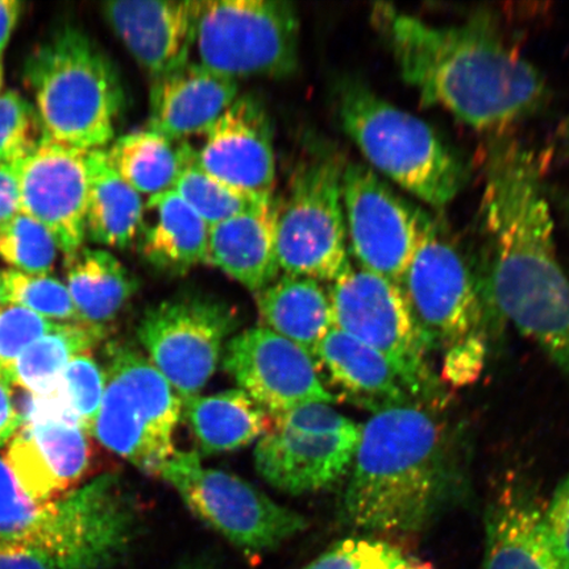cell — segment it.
I'll return each mask as SVG.
<instances>
[{"mask_svg":"<svg viewBox=\"0 0 569 569\" xmlns=\"http://www.w3.org/2000/svg\"><path fill=\"white\" fill-rule=\"evenodd\" d=\"M66 273L80 323L104 333L139 288L122 261L101 248L82 247L66 256Z\"/></svg>","mask_w":569,"mask_h":569,"instance_id":"27","label":"cell"},{"mask_svg":"<svg viewBox=\"0 0 569 569\" xmlns=\"http://www.w3.org/2000/svg\"><path fill=\"white\" fill-rule=\"evenodd\" d=\"M486 339L479 332L448 348L443 362V380L455 388L475 382L486 366Z\"/></svg>","mask_w":569,"mask_h":569,"instance_id":"40","label":"cell"},{"mask_svg":"<svg viewBox=\"0 0 569 569\" xmlns=\"http://www.w3.org/2000/svg\"><path fill=\"white\" fill-rule=\"evenodd\" d=\"M104 337V332L87 325L57 323L52 331L26 348L7 369L6 377L12 386L30 391L40 400H49L59 390L70 361L90 353Z\"/></svg>","mask_w":569,"mask_h":569,"instance_id":"31","label":"cell"},{"mask_svg":"<svg viewBox=\"0 0 569 569\" xmlns=\"http://www.w3.org/2000/svg\"><path fill=\"white\" fill-rule=\"evenodd\" d=\"M160 476L191 513L247 553L273 551L308 529L302 515L237 475L203 467L196 451H176Z\"/></svg>","mask_w":569,"mask_h":569,"instance_id":"9","label":"cell"},{"mask_svg":"<svg viewBox=\"0 0 569 569\" xmlns=\"http://www.w3.org/2000/svg\"><path fill=\"white\" fill-rule=\"evenodd\" d=\"M300 32L296 6L284 0L197 2L198 62L234 81L293 74Z\"/></svg>","mask_w":569,"mask_h":569,"instance_id":"8","label":"cell"},{"mask_svg":"<svg viewBox=\"0 0 569 569\" xmlns=\"http://www.w3.org/2000/svg\"><path fill=\"white\" fill-rule=\"evenodd\" d=\"M276 199L213 224L209 229L208 262L258 295L279 279Z\"/></svg>","mask_w":569,"mask_h":569,"instance_id":"23","label":"cell"},{"mask_svg":"<svg viewBox=\"0 0 569 569\" xmlns=\"http://www.w3.org/2000/svg\"><path fill=\"white\" fill-rule=\"evenodd\" d=\"M60 248L38 220L19 212L0 224V258L28 274H49Z\"/></svg>","mask_w":569,"mask_h":569,"instance_id":"35","label":"cell"},{"mask_svg":"<svg viewBox=\"0 0 569 569\" xmlns=\"http://www.w3.org/2000/svg\"><path fill=\"white\" fill-rule=\"evenodd\" d=\"M104 382L103 368L90 353L77 356L63 372L59 390L52 397L56 401L53 410L91 433L101 409Z\"/></svg>","mask_w":569,"mask_h":569,"instance_id":"34","label":"cell"},{"mask_svg":"<svg viewBox=\"0 0 569 569\" xmlns=\"http://www.w3.org/2000/svg\"><path fill=\"white\" fill-rule=\"evenodd\" d=\"M4 303H3V297H2V288H0V310H2L4 308Z\"/></svg>","mask_w":569,"mask_h":569,"instance_id":"49","label":"cell"},{"mask_svg":"<svg viewBox=\"0 0 569 569\" xmlns=\"http://www.w3.org/2000/svg\"><path fill=\"white\" fill-rule=\"evenodd\" d=\"M262 325L301 347L317 361L320 343L332 329L329 293L310 277L283 274L256 295Z\"/></svg>","mask_w":569,"mask_h":569,"instance_id":"26","label":"cell"},{"mask_svg":"<svg viewBox=\"0 0 569 569\" xmlns=\"http://www.w3.org/2000/svg\"><path fill=\"white\" fill-rule=\"evenodd\" d=\"M172 569H223L222 565L209 557L183 559Z\"/></svg>","mask_w":569,"mask_h":569,"instance_id":"46","label":"cell"},{"mask_svg":"<svg viewBox=\"0 0 569 569\" xmlns=\"http://www.w3.org/2000/svg\"><path fill=\"white\" fill-rule=\"evenodd\" d=\"M402 289L431 350H448L478 333L483 318L480 284L458 246L433 219L403 277Z\"/></svg>","mask_w":569,"mask_h":569,"instance_id":"14","label":"cell"},{"mask_svg":"<svg viewBox=\"0 0 569 569\" xmlns=\"http://www.w3.org/2000/svg\"><path fill=\"white\" fill-rule=\"evenodd\" d=\"M332 329L386 356L415 400L433 396L431 350L401 287L351 262L329 290Z\"/></svg>","mask_w":569,"mask_h":569,"instance_id":"10","label":"cell"},{"mask_svg":"<svg viewBox=\"0 0 569 569\" xmlns=\"http://www.w3.org/2000/svg\"><path fill=\"white\" fill-rule=\"evenodd\" d=\"M173 190L209 227L238 217L272 199L247 194L219 181L198 166L197 153L178 177Z\"/></svg>","mask_w":569,"mask_h":569,"instance_id":"32","label":"cell"},{"mask_svg":"<svg viewBox=\"0 0 569 569\" xmlns=\"http://www.w3.org/2000/svg\"><path fill=\"white\" fill-rule=\"evenodd\" d=\"M567 142H568V148H569V123H568V127H567Z\"/></svg>","mask_w":569,"mask_h":569,"instance_id":"50","label":"cell"},{"mask_svg":"<svg viewBox=\"0 0 569 569\" xmlns=\"http://www.w3.org/2000/svg\"><path fill=\"white\" fill-rule=\"evenodd\" d=\"M348 246L360 268L401 284L432 218L396 193L366 163L341 176Z\"/></svg>","mask_w":569,"mask_h":569,"instance_id":"13","label":"cell"},{"mask_svg":"<svg viewBox=\"0 0 569 569\" xmlns=\"http://www.w3.org/2000/svg\"><path fill=\"white\" fill-rule=\"evenodd\" d=\"M341 127L369 162L432 209L452 203L468 180L466 163L433 128L381 98L366 82L339 84Z\"/></svg>","mask_w":569,"mask_h":569,"instance_id":"5","label":"cell"},{"mask_svg":"<svg viewBox=\"0 0 569 569\" xmlns=\"http://www.w3.org/2000/svg\"><path fill=\"white\" fill-rule=\"evenodd\" d=\"M56 325L30 310L6 305L0 310V372L6 376L26 348L52 331Z\"/></svg>","mask_w":569,"mask_h":569,"instance_id":"38","label":"cell"},{"mask_svg":"<svg viewBox=\"0 0 569 569\" xmlns=\"http://www.w3.org/2000/svg\"><path fill=\"white\" fill-rule=\"evenodd\" d=\"M481 569H567L547 529L546 508L528 486L507 482L489 503Z\"/></svg>","mask_w":569,"mask_h":569,"instance_id":"21","label":"cell"},{"mask_svg":"<svg viewBox=\"0 0 569 569\" xmlns=\"http://www.w3.org/2000/svg\"><path fill=\"white\" fill-rule=\"evenodd\" d=\"M317 361L348 401L379 412L421 405L405 387L386 356L348 333L331 329L319 346Z\"/></svg>","mask_w":569,"mask_h":569,"instance_id":"24","label":"cell"},{"mask_svg":"<svg viewBox=\"0 0 569 569\" xmlns=\"http://www.w3.org/2000/svg\"><path fill=\"white\" fill-rule=\"evenodd\" d=\"M542 160L515 139L490 142L483 222L492 248L487 295L569 377V280L555 246Z\"/></svg>","mask_w":569,"mask_h":569,"instance_id":"1","label":"cell"},{"mask_svg":"<svg viewBox=\"0 0 569 569\" xmlns=\"http://www.w3.org/2000/svg\"><path fill=\"white\" fill-rule=\"evenodd\" d=\"M345 163L320 154L302 163L277 217V256L284 274L332 282L350 264L341 197Z\"/></svg>","mask_w":569,"mask_h":569,"instance_id":"11","label":"cell"},{"mask_svg":"<svg viewBox=\"0 0 569 569\" xmlns=\"http://www.w3.org/2000/svg\"><path fill=\"white\" fill-rule=\"evenodd\" d=\"M546 522L555 550L569 569V472L546 508Z\"/></svg>","mask_w":569,"mask_h":569,"instance_id":"41","label":"cell"},{"mask_svg":"<svg viewBox=\"0 0 569 569\" xmlns=\"http://www.w3.org/2000/svg\"><path fill=\"white\" fill-rule=\"evenodd\" d=\"M239 82L189 61L152 80L149 130L184 141L206 133L237 101Z\"/></svg>","mask_w":569,"mask_h":569,"instance_id":"22","label":"cell"},{"mask_svg":"<svg viewBox=\"0 0 569 569\" xmlns=\"http://www.w3.org/2000/svg\"><path fill=\"white\" fill-rule=\"evenodd\" d=\"M209 224L176 193L148 198L138 233L142 258L161 273L181 276L208 262Z\"/></svg>","mask_w":569,"mask_h":569,"instance_id":"25","label":"cell"},{"mask_svg":"<svg viewBox=\"0 0 569 569\" xmlns=\"http://www.w3.org/2000/svg\"><path fill=\"white\" fill-rule=\"evenodd\" d=\"M191 432L204 455L240 450L270 431L272 416L244 390L230 389L182 401Z\"/></svg>","mask_w":569,"mask_h":569,"instance_id":"28","label":"cell"},{"mask_svg":"<svg viewBox=\"0 0 569 569\" xmlns=\"http://www.w3.org/2000/svg\"><path fill=\"white\" fill-rule=\"evenodd\" d=\"M141 523L139 497L119 473L36 501L0 458V545L38 555L56 569H110L132 549Z\"/></svg>","mask_w":569,"mask_h":569,"instance_id":"4","label":"cell"},{"mask_svg":"<svg viewBox=\"0 0 569 569\" xmlns=\"http://www.w3.org/2000/svg\"><path fill=\"white\" fill-rule=\"evenodd\" d=\"M303 569H436L430 563L386 540H341Z\"/></svg>","mask_w":569,"mask_h":569,"instance_id":"36","label":"cell"},{"mask_svg":"<svg viewBox=\"0 0 569 569\" xmlns=\"http://www.w3.org/2000/svg\"><path fill=\"white\" fill-rule=\"evenodd\" d=\"M371 20L402 80L421 101L473 130L505 131L549 99L545 76L486 17L433 26L393 4L377 3Z\"/></svg>","mask_w":569,"mask_h":569,"instance_id":"2","label":"cell"},{"mask_svg":"<svg viewBox=\"0 0 569 569\" xmlns=\"http://www.w3.org/2000/svg\"><path fill=\"white\" fill-rule=\"evenodd\" d=\"M89 196L84 231L92 243L124 249L138 238L144 204L110 166L104 149L88 152Z\"/></svg>","mask_w":569,"mask_h":569,"instance_id":"29","label":"cell"},{"mask_svg":"<svg viewBox=\"0 0 569 569\" xmlns=\"http://www.w3.org/2000/svg\"><path fill=\"white\" fill-rule=\"evenodd\" d=\"M3 87V63L2 59H0V90H2Z\"/></svg>","mask_w":569,"mask_h":569,"instance_id":"48","label":"cell"},{"mask_svg":"<svg viewBox=\"0 0 569 569\" xmlns=\"http://www.w3.org/2000/svg\"><path fill=\"white\" fill-rule=\"evenodd\" d=\"M104 152L112 169L148 198L173 190L197 153L188 141L170 140L152 130L126 133Z\"/></svg>","mask_w":569,"mask_h":569,"instance_id":"30","label":"cell"},{"mask_svg":"<svg viewBox=\"0 0 569 569\" xmlns=\"http://www.w3.org/2000/svg\"><path fill=\"white\" fill-rule=\"evenodd\" d=\"M359 430L310 433L270 430L254 448V468L280 492L315 493L337 483L351 469Z\"/></svg>","mask_w":569,"mask_h":569,"instance_id":"19","label":"cell"},{"mask_svg":"<svg viewBox=\"0 0 569 569\" xmlns=\"http://www.w3.org/2000/svg\"><path fill=\"white\" fill-rule=\"evenodd\" d=\"M4 305L19 306L56 323H80L67 284L49 274H28L17 269L0 272Z\"/></svg>","mask_w":569,"mask_h":569,"instance_id":"33","label":"cell"},{"mask_svg":"<svg viewBox=\"0 0 569 569\" xmlns=\"http://www.w3.org/2000/svg\"><path fill=\"white\" fill-rule=\"evenodd\" d=\"M222 359L240 389L272 418L305 403L336 400L319 379L317 361L264 326L227 341Z\"/></svg>","mask_w":569,"mask_h":569,"instance_id":"15","label":"cell"},{"mask_svg":"<svg viewBox=\"0 0 569 569\" xmlns=\"http://www.w3.org/2000/svg\"><path fill=\"white\" fill-rule=\"evenodd\" d=\"M450 432L422 405L375 412L361 426L341 515L376 533L422 531L458 486Z\"/></svg>","mask_w":569,"mask_h":569,"instance_id":"3","label":"cell"},{"mask_svg":"<svg viewBox=\"0 0 569 569\" xmlns=\"http://www.w3.org/2000/svg\"><path fill=\"white\" fill-rule=\"evenodd\" d=\"M276 429L310 433H345L360 429L329 403H305L283 415L273 417Z\"/></svg>","mask_w":569,"mask_h":569,"instance_id":"39","label":"cell"},{"mask_svg":"<svg viewBox=\"0 0 569 569\" xmlns=\"http://www.w3.org/2000/svg\"><path fill=\"white\" fill-rule=\"evenodd\" d=\"M3 459L28 497L52 501L87 472L88 432L68 419L39 416L21 427Z\"/></svg>","mask_w":569,"mask_h":569,"instance_id":"18","label":"cell"},{"mask_svg":"<svg viewBox=\"0 0 569 569\" xmlns=\"http://www.w3.org/2000/svg\"><path fill=\"white\" fill-rule=\"evenodd\" d=\"M88 152L44 138L20 163V212L44 226L66 256L87 239Z\"/></svg>","mask_w":569,"mask_h":569,"instance_id":"16","label":"cell"},{"mask_svg":"<svg viewBox=\"0 0 569 569\" xmlns=\"http://www.w3.org/2000/svg\"><path fill=\"white\" fill-rule=\"evenodd\" d=\"M112 30L152 80L189 62L197 2L122 0L103 4Z\"/></svg>","mask_w":569,"mask_h":569,"instance_id":"20","label":"cell"},{"mask_svg":"<svg viewBox=\"0 0 569 569\" xmlns=\"http://www.w3.org/2000/svg\"><path fill=\"white\" fill-rule=\"evenodd\" d=\"M0 569H56L38 555L0 545Z\"/></svg>","mask_w":569,"mask_h":569,"instance_id":"44","label":"cell"},{"mask_svg":"<svg viewBox=\"0 0 569 569\" xmlns=\"http://www.w3.org/2000/svg\"><path fill=\"white\" fill-rule=\"evenodd\" d=\"M42 139L32 104L18 91L0 92V163L24 160Z\"/></svg>","mask_w":569,"mask_h":569,"instance_id":"37","label":"cell"},{"mask_svg":"<svg viewBox=\"0 0 569 569\" xmlns=\"http://www.w3.org/2000/svg\"><path fill=\"white\" fill-rule=\"evenodd\" d=\"M21 161L0 163V224L6 223L7 220L20 212L19 173Z\"/></svg>","mask_w":569,"mask_h":569,"instance_id":"42","label":"cell"},{"mask_svg":"<svg viewBox=\"0 0 569 569\" xmlns=\"http://www.w3.org/2000/svg\"><path fill=\"white\" fill-rule=\"evenodd\" d=\"M561 203H563V209L569 216V194H566L563 198H561Z\"/></svg>","mask_w":569,"mask_h":569,"instance_id":"47","label":"cell"},{"mask_svg":"<svg viewBox=\"0 0 569 569\" xmlns=\"http://www.w3.org/2000/svg\"><path fill=\"white\" fill-rule=\"evenodd\" d=\"M24 74L44 138L83 151L102 149L113 139L124 107L123 84L87 33L63 28L36 49Z\"/></svg>","mask_w":569,"mask_h":569,"instance_id":"6","label":"cell"},{"mask_svg":"<svg viewBox=\"0 0 569 569\" xmlns=\"http://www.w3.org/2000/svg\"><path fill=\"white\" fill-rule=\"evenodd\" d=\"M106 356L103 400L91 433L141 472L160 476L176 452L182 400L132 345L112 341Z\"/></svg>","mask_w":569,"mask_h":569,"instance_id":"7","label":"cell"},{"mask_svg":"<svg viewBox=\"0 0 569 569\" xmlns=\"http://www.w3.org/2000/svg\"><path fill=\"white\" fill-rule=\"evenodd\" d=\"M238 326V312L230 305L187 293L149 308L138 337L149 360L183 401L208 386Z\"/></svg>","mask_w":569,"mask_h":569,"instance_id":"12","label":"cell"},{"mask_svg":"<svg viewBox=\"0 0 569 569\" xmlns=\"http://www.w3.org/2000/svg\"><path fill=\"white\" fill-rule=\"evenodd\" d=\"M11 386L9 379L0 372V446L11 442L23 425V418L13 402Z\"/></svg>","mask_w":569,"mask_h":569,"instance_id":"43","label":"cell"},{"mask_svg":"<svg viewBox=\"0 0 569 569\" xmlns=\"http://www.w3.org/2000/svg\"><path fill=\"white\" fill-rule=\"evenodd\" d=\"M21 4L17 0H0V59L18 24Z\"/></svg>","mask_w":569,"mask_h":569,"instance_id":"45","label":"cell"},{"mask_svg":"<svg viewBox=\"0 0 569 569\" xmlns=\"http://www.w3.org/2000/svg\"><path fill=\"white\" fill-rule=\"evenodd\" d=\"M204 137L197 151L198 166L204 172L247 194L273 198V130L258 99L238 97Z\"/></svg>","mask_w":569,"mask_h":569,"instance_id":"17","label":"cell"}]
</instances>
